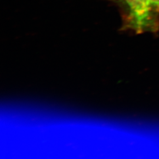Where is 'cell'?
I'll return each mask as SVG.
<instances>
[{
    "mask_svg": "<svg viewBox=\"0 0 159 159\" xmlns=\"http://www.w3.org/2000/svg\"><path fill=\"white\" fill-rule=\"evenodd\" d=\"M129 8L132 25L137 31L147 27L153 7L150 0H124Z\"/></svg>",
    "mask_w": 159,
    "mask_h": 159,
    "instance_id": "cell-1",
    "label": "cell"
},
{
    "mask_svg": "<svg viewBox=\"0 0 159 159\" xmlns=\"http://www.w3.org/2000/svg\"><path fill=\"white\" fill-rule=\"evenodd\" d=\"M153 7H155L159 9V0H150Z\"/></svg>",
    "mask_w": 159,
    "mask_h": 159,
    "instance_id": "cell-2",
    "label": "cell"
}]
</instances>
